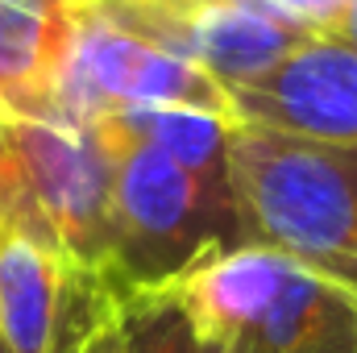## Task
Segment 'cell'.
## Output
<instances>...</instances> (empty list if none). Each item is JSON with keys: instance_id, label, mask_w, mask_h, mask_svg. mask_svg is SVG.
<instances>
[{"instance_id": "cell-1", "label": "cell", "mask_w": 357, "mask_h": 353, "mask_svg": "<svg viewBox=\"0 0 357 353\" xmlns=\"http://www.w3.org/2000/svg\"><path fill=\"white\" fill-rule=\"evenodd\" d=\"M229 187L245 246L357 295V146L233 125Z\"/></svg>"}, {"instance_id": "cell-2", "label": "cell", "mask_w": 357, "mask_h": 353, "mask_svg": "<svg viewBox=\"0 0 357 353\" xmlns=\"http://www.w3.org/2000/svg\"><path fill=\"white\" fill-rule=\"evenodd\" d=\"M104 146L112 154L104 283L116 299L178 287L195 270L245 246L233 187L204 183L146 142Z\"/></svg>"}, {"instance_id": "cell-3", "label": "cell", "mask_w": 357, "mask_h": 353, "mask_svg": "<svg viewBox=\"0 0 357 353\" xmlns=\"http://www.w3.org/2000/svg\"><path fill=\"white\" fill-rule=\"evenodd\" d=\"M175 291L216 350L357 353V295L262 246L208 262Z\"/></svg>"}, {"instance_id": "cell-4", "label": "cell", "mask_w": 357, "mask_h": 353, "mask_svg": "<svg viewBox=\"0 0 357 353\" xmlns=\"http://www.w3.org/2000/svg\"><path fill=\"white\" fill-rule=\"evenodd\" d=\"M112 154L67 117L0 112V225L29 233L104 278Z\"/></svg>"}, {"instance_id": "cell-5", "label": "cell", "mask_w": 357, "mask_h": 353, "mask_svg": "<svg viewBox=\"0 0 357 353\" xmlns=\"http://www.w3.org/2000/svg\"><path fill=\"white\" fill-rule=\"evenodd\" d=\"M79 13L199 63L225 88L250 84L312 38L262 0H71Z\"/></svg>"}, {"instance_id": "cell-6", "label": "cell", "mask_w": 357, "mask_h": 353, "mask_svg": "<svg viewBox=\"0 0 357 353\" xmlns=\"http://www.w3.org/2000/svg\"><path fill=\"white\" fill-rule=\"evenodd\" d=\"M229 104L237 125L357 146V50L312 33L270 71L229 88Z\"/></svg>"}, {"instance_id": "cell-7", "label": "cell", "mask_w": 357, "mask_h": 353, "mask_svg": "<svg viewBox=\"0 0 357 353\" xmlns=\"http://www.w3.org/2000/svg\"><path fill=\"white\" fill-rule=\"evenodd\" d=\"M71 50V0H0V112L54 117Z\"/></svg>"}, {"instance_id": "cell-8", "label": "cell", "mask_w": 357, "mask_h": 353, "mask_svg": "<svg viewBox=\"0 0 357 353\" xmlns=\"http://www.w3.org/2000/svg\"><path fill=\"white\" fill-rule=\"evenodd\" d=\"M233 125V117L199 108H112L96 117L88 129H96L104 142H146L204 183L229 187Z\"/></svg>"}, {"instance_id": "cell-9", "label": "cell", "mask_w": 357, "mask_h": 353, "mask_svg": "<svg viewBox=\"0 0 357 353\" xmlns=\"http://www.w3.org/2000/svg\"><path fill=\"white\" fill-rule=\"evenodd\" d=\"M112 353H216L208 345L175 287L116 299Z\"/></svg>"}, {"instance_id": "cell-10", "label": "cell", "mask_w": 357, "mask_h": 353, "mask_svg": "<svg viewBox=\"0 0 357 353\" xmlns=\"http://www.w3.org/2000/svg\"><path fill=\"white\" fill-rule=\"evenodd\" d=\"M262 4H270L274 13H282L291 21H299L312 33H328L357 0H262Z\"/></svg>"}, {"instance_id": "cell-11", "label": "cell", "mask_w": 357, "mask_h": 353, "mask_svg": "<svg viewBox=\"0 0 357 353\" xmlns=\"http://www.w3.org/2000/svg\"><path fill=\"white\" fill-rule=\"evenodd\" d=\"M324 38H333V42H341V46H349V50H357V4L324 33Z\"/></svg>"}, {"instance_id": "cell-12", "label": "cell", "mask_w": 357, "mask_h": 353, "mask_svg": "<svg viewBox=\"0 0 357 353\" xmlns=\"http://www.w3.org/2000/svg\"><path fill=\"white\" fill-rule=\"evenodd\" d=\"M112 320H116V316H112ZM84 353H112V324H108V329H104V333H100Z\"/></svg>"}, {"instance_id": "cell-13", "label": "cell", "mask_w": 357, "mask_h": 353, "mask_svg": "<svg viewBox=\"0 0 357 353\" xmlns=\"http://www.w3.org/2000/svg\"><path fill=\"white\" fill-rule=\"evenodd\" d=\"M216 353H237V350H229V345H225V350H216Z\"/></svg>"}, {"instance_id": "cell-14", "label": "cell", "mask_w": 357, "mask_h": 353, "mask_svg": "<svg viewBox=\"0 0 357 353\" xmlns=\"http://www.w3.org/2000/svg\"><path fill=\"white\" fill-rule=\"evenodd\" d=\"M0 353H8V345H4V341H0Z\"/></svg>"}]
</instances>
